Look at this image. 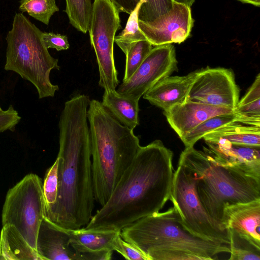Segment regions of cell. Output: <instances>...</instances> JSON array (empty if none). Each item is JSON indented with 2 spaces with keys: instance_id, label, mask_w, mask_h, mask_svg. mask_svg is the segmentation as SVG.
Wrapping results in <instances>:
<instances>
[{
  "instance_id": "cell-32",
  "label": "cell",
  "mask_w": 260,
  "mask_h": 260,
  "mask_svg": "<svg viewBox=\"0 0 260 260\" xmlns=\"http://www.w3.org/2000/svg\"><path fill=\"white\" fill-rule=\"evenodd\" d=\"M114 251H116L126 259L148 260L147 257L140 250L123 240L120 235L115 241Z\"/></svg>"
},
{
  "instance_id": "cell-25",
  "label": "cell",
  "mask_w": 260,
  "mask_h": 260,
  "mask_svg": "<svg viewBox=\"0 0 260 260\" xmlns=\"http://www.w3.org/2000/svg\"><path fill=\"white\" fill-rule=\"evenodd\" d=\"M67 13L70 24L78 30L86 34L91 19V0H66Z\"/></svg>"
},
{
  "instance_id": "cell-1",
  "label": "cell",
  "mask_w": 260,
  "mask_h": 260,
  "mask_svg": "<svg viewBox=\"0 0 260 260\" xmlns=\"http://www.w3.org/2000/svg\"><path fill=\"white\" fill-rule=\"evenodd\" d=\"M90 101L88 95H75L65 103L59 117L58 194L46 217L67 229L87 224L94 206L87 118Z\"/></svg>"
},
{
  "instance_id": "cell-14",
  "label": "cell",
  "mask_w": 260,
  "mask_h": 260,
  "mask_svg": "<svg viewBox=\"0 0 260 260\" xmlns=\"http://www.w3.org/2000/svg\"><path fill=\"white\" fill-rule=\"evenodd\" d=\"M234 112L228 108L185 100L164 111V114L170 125L181 139L207 119Z\"/></svg>"
},
{
  "instance_id": "cell-34",
  "label": "cell",
  "mask_w": 260,
  "mask_h": 260,
  "mask_svg": "<svg viewBox=\"0 0 260 260\" xmlns=\"http://www.w3.org/2000/svg\"><path fill=\"white\" fill-rule=\"evenodd\" d=\"M76 253V260H110L113 251L109 249L89 250L84 249H73Z\"/></svg>"
},
{
  "instance_id": "cell-38",
  "label": "cell",
  "mask_w": 260,
  "mask_h": 260,
  "mask_svg": "<svg viewBox=\"0 0 260 260\" xmlns=\"http://www.w3.org/2000/svg\"><path fill=\"white\" fill-rule=\"evenodd\" d=\"M2 110V108H1V106H0V110Z\"/></svg>"
},
{
  "instance_id": "cell-12",
  "label": "cell",
  "mask_w": 260,
  "mask_h": 260,
  "mask_svg": "<svg viewBox=\"0 0 260 260\" xmlns=\"http://www.w3.org/2000/svg\"><path fill=\"white\" fill-rule=\"evenodd\" d=\"M190 7L173 1L172 9L152 21H138L140 29L152 45L181 43L193 25Z\"/></svg>"
},
{
  "instance_id": "cell-31",
  "label": "cell",
  "mask_w": 260,
  "mask_h": 260,
  "mask_svg": "<svg viewBox=\"0 0 260 260\" xmlns=\"http://www.w3.org/2000/svg\"><path fill=\"white\" fill-rule=\"evenodd\" d=\"M148 260H203L190 251L176 249H156L149 251Z\"/></svg>"
},
{
  "instance_id": "cell-20",
  "label": "cell",
  "mask_w": 260,
  "mask_h": 260,
  "mask_svg": "<svg viewBox=\"0 0 260 260\" xmlns=\"http://www.w3.org/2000/svg\"><path fill=\"white\" fill-rule=\"evenodd\" d=\"M203 139L205 142L224 140L236 145L260 147V126L232 122L213 131Z\"/></svg>"
},
{
  "instance_id": "cell-24",
  "label": "cell",
  "mask_w": 260,
  "mask_h": 260,
  "mask_svg": "<svg viewBox=\"0 0 260 260\" xmlns=\"http://www.w3.org/2000/svg\"><path fill=\"white\" fill-rule=\"evenodd\" d=\"M232 122H237V117L234 112L230 114L215 116L200 124L180 139L185 147H193L198 141L203 138L207 134Z\"/></svg>"
},
{
  "instance_id": "cell-6",
  "label": "cell",
  "mask_w": 260,
  "mask_h": 260,
  "mask_svg": "<svg viewBox=\"0 0 260 260\" xmlns=\"http://www.w3.org/2000/svg\"><path fill=\"white\" fill-rule=\"evenodd\" d=\"M42 32L22 13L14 17L12 28L6 37L5 70L17 73L37 89L40 99L54 96L59 89L50 78L52 70H60L58 60L45 46Z\"/></svg>"
},
{
  "instance_id": "cell-10",
  "label": "cell",
  "mask_w": 260,
  "mask_h": 260,
  "mask_svg": "<svg viewBox=\"0 0 260 260\" xmlns=\"http://www.w3.org/2000/svg\"><path fill=\"white\" fill-rule=\"evenodd\" d=\"M174 46L171 44L152 48L142 63L116 92L120 95L139 101L140 98L159 80L178 71Z\"/></svg>"
},
{
  "instance_id": "cell-11",
  "label": "cell",
  "mask_w": 260,
  "mask_h": 260,
  "mask_svg": "<svg viewBox=\"0 0 260 260\" xmlns=\"http://www.w3.org/2000/svg\"><path fill=\"white\" fill-rule=\"evenodd\" d=\"M186 100L234 110L239 100V88L233 72L222 68L198 70Z\"/></svg>"
},
{
  "instance_id": "cell-23",
  "label": "cell",
  "mask_w": 260,
  "mask_h": 260,
  "mask_svg": "<svg viewBox=\"0 0 260 260\" xmlns=\"http://www.w3.org/2000/svg\"><path fill=\"white\" fill-rule=\"evenodd\" d=\"M228 230L230 239L229 259L260 260V245L232 229Z\"/></svg>"
},
{
  "instance_id": "cell-18",
  "label": "cell",
  "mask_w": 260,
  "mask_h": 260,
  "mask_svg": "<svg viewBox=\"0 0 260 260\" xmlns=\"http://www.w3.org/2000/svg\"><path fill=\"white\" fill-rule=\"evenodd\" d=\"M0 260H42L12 224L3 225L0 234Z\"/></svg>"
},
{
  "instance_id": "cell-35",
  "label": "cell",
  "mask_w": 260,
  "mask_h": 260,
  "mask_svg": "<svg viewBox=\"0 0 260 260\" xmlns=\"http://www.w3.org/2000/svg\"><path fill=\"white\" fill-rule=\"evenodd\" d=\"M120 12L130 14L136 8L141 0H110Z\"/></svg>"
},
{
  "instance_id": "cell-22",
  "label": "cell",
  "mask_w": 260,
  "mask_h": 260,
  "mask_svg": "<svg viewBox=\"0 0 260 260\" xmlns=\"http://www.w3.org/2000/svg\"><path fill=\"white\" fill-rule=\"evenodd\" d=\"M237 122L260 126V74L234 109Z\"/></svg>"
},
{
  "instance_id": "cell-33",
  "label": "cell",
  "mask_w": 260,
  "mask_h": 260,
  "mask_svg": "<svg viewBox=\"0 0 260 260\" xmlns=\"http://www.w3.org/2000/svg\"><path fill=\"white\" fill-rule=\"evenodd\" d=\"M43 42L47 49L53 48L57 51L67 50L70 47L68 37L53 32H42Z\"/></svg>"
},
{
  "instance_id": "cell-28",
  "label": "cell",
  "mask_w": 260,
  "mask_h": 260,
  "mask_svg": "<svg viewBox=\"0 0 260 260\" xmlns=\"http://www.w3.org/2000/svg\"><path fill=\"white\" fill-rule=\"evenodd\" d=\"M152 48V45L147 39L136 42L129 48L125 54V69L122 81L132 76Z\"/></svg>"
},
{
  "instance_id": "cell-2",
  "label": "cell",
  "mask_w": 260,
  "mask_h": 260,
  "mask_svg": "<svg viewBox=\"0 0 260 260\" xmlns=\"http://www.w3.org/2000/svg\"><path fill=\"white\" fill-rule=\"evenodd\" d=\"M173 153L159 140L141 146L102 208L85 228L121 231L159 212L170 199Z\"/></svg>"
},
{
  "instance_id": "cell-19",
  "label": "cell",
  "mask_w": 260,
  "mask_h": 260,
  "mask_svg": "<svg viewBox=\"0 0 260 260\" xmlns=\"http://www.w3.org/2000/svg\"><path fill=\"white\" fill-rule=\"evenodd\" d=\"M139 101L123 96L116 90H105L101 103L116 120L134 130L139 124Z\"/></svg>"
},
{
  "instance_id": "cell-37",
  "label": "cell",
  "mask_w": 260,
  "mask_h": 260,
  "mask_svg": "<svg viewBox=\"0 0 260 260\" xmlns=\"http://www.w3.org/2000/svg\"><path fill=\"white\" fill-rule=\"evenodd\" d=\"M173 1L185 4L190 7L192 5L195 0H172Z\"/></svg>"
},
{
  "instance_id": "cell-4",
  "label": "cell",
  "mask_w": 260,
  "mask_h": 260,
  "mask_svg": "<svg viewBox=\"0 0 260 260\" xmlns=\"http://www.w3.org/2000/svg\"><path fill=\"white\" fill-rule=\"evenodd\" d=\"M178 164L191 172L203 206L212 218L223 226L225 206L260 199V178L221 166L206 151L193 146L185 147Z\"/></svg>"
},
{
  "instance_id": "cell-26",
  "label": "cell",
  "mask_w": 260,
  "mask_h": 260,
  "mask_svg": "<svg viewBox=\"0 0 260 260\" xmlns=\"http://www.w3.org/2000/svg\"><path fill=\"white\" fill-rule=\"evenodd\" d=\"M143 2V0H141L135 10L129 14L125 28L115 37L114 42L125 54L134 43L146 39L140 29L138 23V11Z\"/></svg>"
},
{
  "instance_id": "cell-21",
  "label": "cell",
  "mask_w": 260,
  "mask_h": 260,
  "mask_svg": "<svg viewBox=\"0 0 260 260\" xmlns=\"http://www.w3.org/2000/svg\"><path fill=\"white\" fill-rule=\"evenodd\" d=\"M120 232L115 230H90L86 228L70 229V245L73 249H109L113 251L115 241L120 235Z\"/></svg>"
},
{
  "instance_id": "cell-8",
  "label": "cell",
  "mask_w": 260,
  "mask_h": 260,
  "mask_svg": "<svg viewBox=\"0 0 260 260\" xmlns=\"http://www.w3.org/2000/svg\"><path fill=\"white\" fill-rule=\"evenodd\" d=\"M170 200L189 232L204 239L230 245L228 230L208 214L198 196L194 177L183 165L178 164L174 173Z\"/></svg>"
},
{
  "instance_id": "cell-36",
  "label": "cell",
  "mask_w": 260,
  "mask_h": 260,
  "mask_svg": "<svg viewBox=\"0 0 260 260\" xmlns=\"http://www.w3.org/2000/svg\"><path fill=\"white\" fill-rule=\"evenodd\" d=\"M242 3L249 4L256 7H259L260 0H238Z\"/></svg>"
},
{
  "instance_id": "cell-16",
  "label": "cell",
  "mask_w": 260,
  "mask_h": 260,
  "mask_svg": "<svg viewBox=\"0 0 260 260\" xmlns=\"http://www.w3.org/2000/svg\"><path fill=\"white\" fill-rule=\"evenodd\" d=\"M198 70L185 76L164 78L143 95L151 104L166 111L185 101L189 87Z\"/></svg>"
},
{
  "instance_id": "cell-3",
  "label": "cell",
  "mask_w": 260,
  "mask_h": 260,
  "mask_svg": "<svg viewBox=\"0 0 260 260\" xmlns=\"http://www.w3.org/2000/svg\"><path fill=\"white\" fill-rule=\"evenodd\" d=\"M87 118L94 198L102 206L141 146L133 129L116 120L101 102L94 99L90 101Z\"/></svg>"
},
{
  "instance_id": "cell-17",
  "label": "cell",
  "mask_w": 260,
  "mask_h": 260,
  "mask_svg": "<svg viewBox=\"0 0 260 260\" xmlns=\"http://www.w3.org/2000/svg\"><path fill=\"white\" fill-rule=\"evenodd\" d=\"M222 223L260 245V199L225 206Z\"/></svg>"
},
{
  "instance_id": "cell-7",
  "label": "cell",
  "mask_w": 260,
  "mask_h": 260,
  "mask_svg": "<svg viewBox=\"0 0 260 260\" xmlns=\"http://www.w3.org/2000/svg\"><path fill=\"white\" fill-rule=\"evenodd\" d=\"M45 217L42 179L36 174H27L7 192L2 210V225H14L37 251L38 231Z\"/></svg>"
},
{
  "instance_id": "cell-27",
  "label": "cell",
  "mask_w": 260,
  "mask_h": 260,
  "mask_svg": "<svg viewBox=\"0 0 260 260\" xmlns=\"http://www.w3.org/2000/svg\"><path fill=\"white\" fill-rule=\"evenodd\" d=\"M19 9L48 25L51 16L59 11L55 0H20Z\"/></svg>"
},
{
  "instance_id": "cell-29",
  "label": "cell",
  "mask_w": 260,
  "mask_h": 260,
  "mask_svg": "<svg viewBox=\"0 0 260 260\" xmlns=\"http://www.w3.org/2000/svg\"><path fill=\"white\" fill-rule=\"evenodd\" d=\"M58 160L55 162L46 172L43 183L46 215L54 206L57 201L58 187Z\"/></svg>"
},
{
  "instance_id": "cell-15",
  "label": "cell",
  "mask_w": 260,
  "mask_h": 260,
  "mask_svg": "<svg viewBox=\"0 0 260 260\" xmlns=\"http://www.w3.org/2000/svg\"><path fill=\"white\" fill-rule=\"evenodd\" d=\"M71 240L70 229L62 228L45 217L38 233L37 252L42 260H76Z\"/></svg>"
},
{
  "instance_id": "cell-13",
  "label": "cell",
  "mask_w": 260,
  "mask_h": 260,
  "mask_svg": "<svg viewBox=\"0 0 260 260\" xmlns=\"http://www.w3.org/2000/svg\"><path fill=\"white\" fill-rule=\"evenodd\" d=\"M203 150L221 166L260 178V147L232 144L224 140L205 142Z\"/></svg>"
},
{
  "instance_id": "cell-9",
  "label": "cell",
  "mask_w": 260,
  "mask_h": 260,
  "mask_svg": "<svg viewBox=\"0 0 260 260\" xmlns=\"http://www.w3.org/2000/svg\"><path fill=\"white\" fill-rule=\"evenodd\" d=\"M119 10L110 0H94L88 31L98 64L99 85L116 90L119 83L114 58L116 31L121 28Z\"/></svg>"
},
{
  "instance_id": "cell-5",
  "label": "cell",
  "mask_w": 260,
  "mask_h": 260,
  "mask_svg": "<svg viewBox=\"0 0 260 260\" xmlns=\"http://www.w3.org/2000/svg\"><path fill=\"white\" fill-rule=\"evenodd\" d=\"M120 236L146 256L149 251L156 249L185 250L203 260L214 259L217 254L230 252L228 245L204 239L189 232L174 206L137 220L122 229Z\"/></svg>"
},
{
  "instance_id": "cell-30",
  "label": "cell",
  "mask_w": 260,
  "mask_h": 260,
  "mask_svg": "<svg viewBox=\"0 0 260 260\" xmlns=\"http://www.w3.org/2000/svg\"><path fill=\"white\" fill-rule=\"evenodd\" d=\"M139 8L138 16L139 21H152L167 13L172 8V0H143Z\"/></svg>"
}]
</instances>
